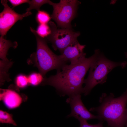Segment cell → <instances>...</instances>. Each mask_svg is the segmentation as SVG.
Masks as SVG:
<instances>
[{"label": "cell", "mask_w": 127, "mask_h": 127, "mask_svg": "<svg viewBox=\"0 0 127 127\" xmlns=\"http://www.w3.org/2000/svg\"><path fill=\"white\" fill-rule=\"evenodd\" d=\"M100 53L99 50L96 49L92 56L79 62L64 65L55 75L44 78L42 84L53 87L63 96L81 94L85 76Z\"/></svg>", "instance_id": "cell-1"}, {"label": "cell", "mask_w": 127, "mask_h": 127, "mask_svg": "<svg viewBox=\"0 0 127 127\" xmlns=\"http://www.w3.org/2000/svg\"><path fill=\"white\" fill-rule=\"evenodd\" d=\"M100 105L92 107L90 111L96 112L99 120L106 121L111 127H125L127 119V88L120 96L115 97L114 94L103 93L100 97Z\"/></svg>", "instance_id": "cell-2"}, {"label": "cell", "mask_w": 127, "mask_h": 127, "mask_svg": "<svg viewBox=\"0 0 127 127\" xmlns=\"http://www.w3.org/2000/svg\"><path fill=\"white\" fill-rule=\"evenodd\" d=\"M30 28L36 40V52L31 56L35 66L37 67L43 77L48 72L51 70L55 69L57 71H60L67 63L62 60L59 55L56 54L51 50L45 38L40 36L36 30L32 27Z\"/></svg>", "instance_id": "cell-3"}, {"label": "cell", "mask_w": 127, "mask_h": 127, "mask_svg": "<svg viewBox=\"0 0 127 127\" xmlns=\"http://www.w3.org/2000/svg\"><path fill=\"white\" fill-rule=\"evenodd\" d=\"M126 62H115L107 59L100 53L96 60L91 65L87 78L84 79L85 84L83 87V93L86 96L92 89L98 84H102L105 82L107 75L114 68L118 66L124 67Z\"/></svg>", "instance_id": "cell-4"}, {"label": "cell", "mask_w": 127, "mask_h": 127, "mask_svg": "<svg viewBox=\"0 0 127 127\" xmlns=\"http://www.w3.org/2000/svg\"><path fill=\"white\" fill-rule=\"evenodd\" d=\"M80 3L76 0H60L58 3L51 2L49 4L52 6L53 11L51 17L58 28L72 29L71 22L76 16Z\"/></svg>", "instance_id": "cell-5"}, {"label": "cell", "mask_w": 127, "mask_h": 127, "mask_svg": "<svg viewBox=\"0 0 127 127\" xmlns=\"http://www.w3.org/2000/svg\"><path fill=\"white\" fill-rule=\"evenodd\" d=\"M48 24L51 33L45 39L52 44L55 50H58L61 54L66 47L77 40L80 35L79 32L74 31L72 29L58 28L52 21H50Z\"/></svg>", "instance_id": "cell-6"}, {"label": "cell", "mask_w": 127, "mask_h": 127, "mask_svg": "<svg viewBox=\"0 0 127 127\" xmlns=\"http://www.w3.org/2000/svg\"><path fill=\"white\" fill-rule=\"evenodd\" d=\"M8 0H2L1 3L4 7L0 13V34L4 37L10 28L18 20H21L24 17L32 15L31 12H26L22 14L16 12L7 4Z\"/></svg>", "instance_id": "cell-7"}, {"label": "cell", "mask_w": 127, "mask_h": 127, "mask_svg": "<svg viewBox=\"0 0 127 127\" xmlns=\"http://www.w3.org/2000/svg\"><path fill=\"white\" fill-rule=\"evenodd\" d=\"M81 94L69 96L66 100L67 103L70 104L71 111L67 116L68 117H73L79 120L83 119L87 121L93 119H97L99 120L98 115L91 114L86 108L81 99Z\"/></svg>", "instance_id": "cell-8"}, {"label": "cell", "mask_w": 127, "mask_h": 127, "mask_svg": "<svg viewBox=\"0 0 127 127\" xmlns=\"http://www.w3.org/2000/svg\"><path fill=\"white\" fill-rule=\"evenodd\" d=\"M85 46L80 44L76 40L66 47L59 56L67 63L69 62L70 64H74L79 62L86 58V53L83 52Z\"/></svg>", "instance_id": "cell-9"}, {"label": "cell", "mask_w": 127, "mask_h": 127, "mask_svg": "<svg viewBox=\"0 0 127 127\" xmlns=\"http://www.w3.org/2000/svg\"><path fill=\"white\" fill-rule=\"evenodd\" d=\"M0 99L9 109L18 107L22 102V98L18 93L9 89H0Z\"/></svg>", "instance_id": "cell-10"}, {"label": "cell", "mask_w": 127, "mask_h": 127, "mask_svg": "<svg viewBox=\"0 0 127 127\" xmlns=\"http://www.w3.org/2000/svg\"><path fill=\"white\" fill-rule=\"evenodd\" d=\"M16 42H12L11 41L7 40L4 37H0V58L3 60H7L6 56L9 48L12 47L16 48L18 46ZM1 60V59H0Z\"/></svg>", "instance_id": "cell-11"}, {"label": "cell", "mask_w": 127, "mask_h": 127, "mask_svg": "<svg viewBox=\"0 0 127 127\" xmlns=\"http://www.w3.org/2000/svg\"><path fill=\"white\" fill-rule=\"evenodd\" d=\"M13 64V62L8 60H0V84L2 85L5 81H9L8 72L9 68Z\"/></svg>", "instance_id": "cell-12"}, {"label": "cell", "mask_w": 127, "mask_h": 127, "mask_svg": "<svg viewBox=\"0 0 127 127\" xmlns=\"http://www.w3.org/2000/svg\"><path fill=\"white\" fill-rule=\"evenodd\" d=\"M51 2L49 0H29L28 3L29 7L26 9V11L29 12L32 9H35L38 11L40 10V8L42 5L46 4H50Z\"/></svg>", "instance_id": "cell-13"}, {"label": "cell", "mask_w": 127, "mask_h": 127, "mask_svg": "<svg viewBox=\"0 0 127 127\" xmlns=\"http://www.w3.org/2000/svg\"><path fill=\"white\" fill-rule=\"evenodd\" d=\"M51 18L49 14L47 12L43 10L38 11L36 16V19L39 24H48Z\"/></svg>", "instance_id": "cell-14"}, {"label": "cell", "mask_w": 127, "mask_h": 127, "mask_svg": "<svg viewBox=\"0 0 127 127\" xmlns=\"http://www.w3.org/2000/svg\"><path fill=\"white\" fill-rule=\"evenodd\" d=\"M36 31L40 36L44 38L48 37L51 33V29L48 24H39Z\"/></svg>", "instance_id": "cell-15"}, {"label": "cell", "mask_w": 127, "mask_h": 127, "mask_svg": "<svg viewBox=\"0 0 127 127\" xmlns=\"http://www.w3.org/2000/svg\"><path fill=\"white\" fill-rule=\"evenodd\" d=\"M28 77V83L34 86L37 85L42 83L44 79L40 73H32Z\"/></svg>", "instance_id": "cell-16"}, {"label": "cell", "mask_w": 127, "mask_h": 127, "mask_svg": "<svg viewBox=\"0 0 127 127\" xmlns=\"http://www.w3.org/2000/svg\"><path fill=\"white\" fill-rule=\"evenodd\" d=\"M0 122L2 123H8L17 126L16 123L13 119L12 115L1 110L0 111Z\"/></svg>", "instance_id": "cell-17"}, {"label": "cell", "mask_w": 127, "mask_h": 127, "mask_svg": "<svg viewBox=\"0 0 127 127\" xmlns=\"http://www.w3.org/2000/svg\"><path fill=\"white\" fill-rule=\"evenodd\" d=\"M15 82L18 87L21 88H24L28 83V77L23 74L19 75L16 78Z\"/></svg>", "instance_id": "cell-18"}, {"label": "cell", "mask_w": 127, "mask_h": 127, "mask_svg": "<svg viewBox=\"0 0 127 127\" xmlns=\"http://www.w3.org/2000/svg\"><path fill=\"white\" fill-rule=\"evenodd\" d=\"M79 121L80 123L79 127H105L103 126L102 121L96 124H91L88 123L87 121L85 120L81 119Z\"/></svg>", "instance_id": "cell-19"}, {"label": "cell", "mask_w": 127, "mask_h": 127, "mask_svg": "<svg viewBox=\"0 0 127 127\" xmlns=\"http://www.w3.org/2000/svg\"><path fill=\"white\" fill-rule=\"evenodd\" d=\"M8 1L11 4L13 8L25 3H28V0H9Z\"/></svg>", "instance_id": "cell-20"}, {"label": "cell", "mask_w": 127, "mask_h": 127, "mask_svg": "<svg viewBox=\"0 0 127 127\" xmlns=\"http://www.w3.org/2000/svg\"><path fill=\"white\" fill-rule=\"evenodd\" d=\"M125 127H127V119H126V123Z\"/></svg>", "instance_id": "cell-21"}]
</instances>
